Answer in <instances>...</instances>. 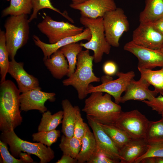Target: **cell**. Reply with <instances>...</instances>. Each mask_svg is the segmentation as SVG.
I'll use <instances>...</instances> for the list:
<instances>
[{
  "mask_svg": "<svg viewBox=\"0 0 163 163\" xmlns=\"http://www.w3.org/2000/svg\"><path fill=\"white\" fill-rule=\"evenodd\" d=\"M15 84L6 80L0 85V130L14 129L22 121L20 110V93Z\"/></svg>",
  "mask_w": 163,
  "mask_h": 163,
  "instance_id": "cell-1",
  "label": "cell"
},
{
  "mask_svg": "<svg viewBox=\"0 0 163 163\" xmlns=\"http://www.w3.org/2000/svg\"><path fill=\"white\" fill-rule=\"evenodd\" d=\"M100 91L91 93L85 101L82 111L97 122L105 124H113L122 112L121 107L113 102L111 96Z\"/></svg>",
  "mask_w": 163,
  "mask_h": 163,
  "instance_id": "cell-2",
  "label": "cell"
},
{
  "mask_svg": "<svg viewBox=\"0 0 163 163\" xmlns=\"http://www.w3.org/2000/svg\"><path fill=\"white\" fill-rule=\"evenodd\" d=\"M93 61L94 57L90 55L89 50H82L78 55L77 67L75 72L62 81L64 86H72L75 89L78 98L80 100L87 96V90L91 83L101 81V78L93 72Z\"/></svg>",
  "mask_w": 163,
  "mask_h": 163,
  "instance_id": "cell-3",
  "label": "cell"
},
{
  "mask_svg": "<svg viewBox=\"0 0 163 163\" xmlns=\"http://www.w3.org/2000/svg\"><path fill=\"white\" fill-rule=\"evenodd\" d=\"M29 23L26 14L10 16L5 22L4 26L6 44L11 60L14 59L17 51L27 42Z\"/></svg>",
  "mask_w": 163,
  "mask_h": 163,
  "instance_id": "cell-4",
  "label": "cell"
},
{
  "mask_svg": "<svg viewBox=\"0 0 163 163\" xmlns=\"http://www.w3.org/2000/svg\"><path fill=\"white\" fill-rule=\"evenodd\" d=\"M1 140L8 145L11 155L14 157H19L21 152L37 156L40 163L50 162L55 157L54 152L50 147L40 142L33 143L22 139L15 133L14 129L2 132Z\"/></svg>",
  "mask_w": 163,
  "mask_h": 163,
  "instance_id": "cell-5",
  "label": "cell"
},
{
  "mask_svg": "<svg viewBox=\"0 0 163 163\" xmlns=\"http://www.w3.org/2000/svg\"><path fill=\"white\" fill-rule=\"evenodd\" d=\"M79 21L81 24L89 29L91 35L89 41L80 44L86 49L93 51L94 62H100L104 54L110 53L111 46L106 38L103 18L93 19L81 16Z\"/></svg>",
  "mask_w": 163,
  "mask_h": 163,
  "instance_id": "cell-6",
  "label": "cell"
},
{
  "mask_svg": "<svg viewBox=\"0 0 163 163\" xmlns=\"http://www.w3.org/2000/svg\"><path fill=\"white\" fill-rule=\"evenodd\" d=\"M44 15L42 21L38 24L37 27L47 37L50 43L78 35L84 30L83 27H78L68 22L56 21L45 13Z\"/></svg>",
  "mask_w": 163,
  "mask_h": 163,
  "instance_id": "cell-7",
  "label": "cell"
},
{
  "mask_svg": "<svg viewBox=\"0 0 163 163\" xmlns=\"http://www.w3.org/2000/svg\"><path fill=\"white\" fill-rule=\"evenodd\" d=\"M103 19L107 41L111 46L119 47L121 37L129 28V22L124 11L117 8L105 13Z\"/></svg>",
  "mask_w": 163,
  "mask_h": 163,
  "instance_id": "cell-8",
  "label": "cell"
},
{
  "mask_svg": "<svg viewBox=\"0 0 163 163\" xmlns=\"http://www.w3.org/2000/svg\"><path fill=\"white\" fill-rule=\"evenodd\" d=\"M118 78L113 80L110 76L103 75L101 78L102 84L94 86L90 84L88 88L87 94L95 91L107 93L113 96L116 103L119 104L122 93L124 92L128 84L135 76L134 72L130 71L126 73L117 71L116 74Z\"/></svg>",
  "mask_w": 163,
  "mask_h": 163,
  "instance_id": "cell-9",
  "label": "cell"
},
{
  "mask_svg": "<svg viewBox=\"0 0 163 163\" xmlns=\"http://www.w3.org/2000/svg\"><path fill=\"white\" fill-rule=\"evenodd\" d=\"M149 120L138 110L121 112L114 125L124 131L133 139H145Z\"/></svg>",
  "mask_w": 163,
  "mask_h": 163,
  "instance_id": "cell-10",
  "label": "cell"
},
{
  "mask_svg": "<svg viewBox=\"0 0 163 163\" xmlns=\"http://www.w3.org/2000/svg\"><path fill=\"white\" fill-rule=\"evenodd\" d=\"M123 48L138 59V68L152 69L156 67H163V52L160 49L144 47L132 41L126 43Z\"/></svg>",
  "mask_w": 163,
  "mask_h": 163,
  "instance_id": "cell-11",
  "label": "cell"
},
{
  "mask_svg": "<svg viewBox=\"0 0 163 163\" xmlns=\"http://www.w3.org/2000/svg\"><path fill=\"white\" fill-rule=\"evenodd\" d=\"M86 117L95 139L96 146L94 153L105 155L114 160L117 163L120 162V158L118 149L99 123L88 116H86Z\"/></svg>",
  "mask_w": 163,
  "mask_h": 163,
  "instance_id": "cell-12",
  "label": "cell"
},
{
  "mask_svg": "<svg viewBox=\"0 0 163 163\" xmlns=\"http://www.w3.org/2000/svg\"><path fill=\"white\" fill-rule=\"evenodd\" d=\"M131 41L144 47L160 49L163 44V36L154 27L151 22L140 23L133 31Z\"/></svg>",
  "mask_w": 163,
  "mask_h": 163,
  "instance_id": "cell-13",
  "label": "cell"
},
{
  "mask_svg": "<svg viewBox=\"0 0 163 163\" xmlns=\"http://www.w3.org/2000/svg\"><path fill=\"white\" fill-rule=\"evenodd\" d=\"M56 94L41 91L38 88L22 93L20 95V110L27 111L32 110H39L43 113L47 110L45 103L47 101L53 102Z\"/></svg>",
  "mask_w": 163,
  "mask_h": 163,
  "instance_id": "cell-14",
  "label": "cell"
},
{
  "mask_svg": "<svg viewBox=\"0 0 163 163\" xmlns=\"http://www.w3.org/2000/svg\"><path fill=\"white\" fill-rule=\"evenodd\" d=\"M69 6L79 11L81 16L93 19L103 18L107 12L117 8L113 0H88L78 4L71 3Z\"/></svg>",
  "mask_w": 163,
  "mask_h": 163,
  "instance_id": "cell-15",
  "label": "cell"
},
{
  "mask_svg": "<svg viewBox=\"0 0 163 163\" xmlns=\"http://www.w3.org/2000/svg\"><path fill=\"white\" fill-rule=\"evenodd\" d=\"M150 85L146 80L142 78L138 81L132 79L127 86L124 94L121 96L120 103H123L131 100L142 101L151 100L158 94L154 90L149 89Z\"/></svg>",
  "mask_w": 163,
  "mask_h": 163,
  "instance_id": "cell-16",
  "label": "cell"
},
{
  "mask_svg": "<svg viewBox=\"0 0 163 163\" xmlns=\"http://www.w3.org/2000/svg\"><path fill=\"white\" fill-rule=\"evenodd\" d=\"M23 62H18L14 59L10 61L8 73L16 81L21 93L39 87L38 79L24 70Z\"/></svg>",
  "mask_w": 163,
  "mask_h": 163,
  "instance_id": "cell-17",
  "label": "cell"
},
{
  "mask_svg": "<svg viewBox=\"0 0 163 163\" xmlns=\"http://www.w3.org/2000/svg\"><path fill=\"white\" fill-rule=\"evenodd\" d=\"M91 37L89 29L86 28L82 33L78 35L65 38L53 44L43 42L36 35H33L32 38L35 45L42 51L44 55L43 59H45L50 57L54 53L66 45L82 40H86L88 41L90 40Z\"/></svg>",
  "mask_w": 163,
  "mask_h": 163,
  "instance_id": "cell-18",
  "label": "cell"
},
{
  "mask_svg": "<svg viewBox=\"0 0 163 163\" xmlns=\"http://www.w3.org/2000/svg\"><path fill=\"white\" fill-rule=\"evenodd\" d=\"M148 143L145 139H132L119 149L121 163H133L146 152Z\"/></svg>",
  "mask_w": 163,
  "mask_h": 163,
  "instance_id": "cell-19",
  "label": "cell"
},
{
  "mask_svg": "<svg viewBox=\"0 0 163 163\" xmlns=\"http://www.w3.org/2000/svg\"><path fill=\"white\" fill-rule=\"evenodd\" d=\"M45 65L54 78L61 79L68 75L69 64L65 57L60 49L52 54L50 57L43 59Z\"/></svg>",
  "mask_w": 163,
  "mask_h": 163,
  "instance_id": "cell-20",
  "label": "cell"
},
{
  "mask_svg": "<svg viewBox=\"0 0 163 163\" xmlns=\"http://www.w3.org/2000/svg\"><path fill=\"white\" fill-rule=\"evenodd\" d=\"M61 104L63 113L61 131L66 136L72 137L74 135L76 111L78 106H73L67 99L63 100Z\"/></svg>",
  "mask_w": 163,
  "mask_h": 163,
  "instance_id": "cell-21",
  "label": "cell"
},
{
  "mask_svg": "<svg viewBox=\"0 0 163 163\" xmlns=\"http://www.w3.org/2000/svg\"><path fill=\"white\" fill-rule=\"evenodd\" d=\"M163 17V0H145L144 10L139 15L140 23L152 22Z\"/></svg>",
  "mask_w": 163,
  "mask_h": 163,
  "instance_id": "cell-22",
  "label": "cell"
},
{
  "mask_svg": "<svg viewBox=\"0 0 163 163\" xmlns=\"http://www.w3.org/2000/svg\"><path fill=\"white\" fill-rule=\"evenodd\" d=\"M80 151L76 158L77 163L87 162L94 154L96 146L95 139L93 132L89 128L82 139Z\"/></svg>",
  "mask_w": 163,
  "mask_h": 163,
  "instance_id": "cell-23",
  "label": "cell"
},
{
  "mask_svg": "<svg viewBox=\"0 0 163 163\" xmlns=\"http://www.w3.org/2000/svg\"><path fill=\"white\" fill-rule=\"evenodd\" d=\"M9 5L4 9L2 17L29 14L33 9L32 0H10Z\"/></svg>",
  "mask_w": 163,
  "mask_h": 163,
  "instance_id": "cell-24",
  "label": "cell"
},
{
  "mask_svg": "<svg viewBox=\"0 0 163 163\" xmlns=\"http://www.w3.org/2000/svg\"><path fill=\"white\" fill-rule=\"evenodd\" d=\"M99 123L119 150L132 139L124 131L114 124Z\"/></svg>",
  "mask_w": 163,
  "mask_h": 163,
  "instance_id": "cell-25",
  "label": "cell"
},
{
  "mask_svg": "<svg viewBox=\"0 0 163 163\" xmlns=\"http://www.w3.org/2000/svg\"><path fill=\"white\" fill-rule=\"evenodd\" d=\"M141 74V78L146 80L154 88L158 94L163 95V67L160 69H152L138 68Z\"/></svg>",
  "mask_w": 163,
  "mask_h": 163,
  "instance_id": "cell-26",
  "label": "cell"
},
{
  "mask_svg": "<svg viewBox=\"0 0 163 163\" xmlns=\"http://www.w3.org/2000/svg\"><path fill=\"white\" fill-rule=\"evenodd\" d=\"M83 47L78 42L72 43L66 45L59 49L67 58L69 64V77L75 71L78 54L82 50Z\"/></svg>",
  "mask_w": 163,
  "mask_h": 163,
  "instance_id": "cell-27",
  "label": "cell"
},
{
  "mask_svg": "<svg viewBox=\"0 0 163 163\" xmlns=\"http://www.w3.org/2000/svg\"><path fill=\"white\" fill-rule=\"evenodd\" d=\"M63 111H59L53 115L47 110L43 113L40 122L38 127L40 131H49L55 129L62 123Z\"/></svg>",
  "mask_w": 163,
  "mask_h": 163,
  "instance_id": "cell-28",
  "label": "cell"
},
{
  "mask_svg": "<svg viewBox=\"0 0 163 163\" xmlns=\"http://www.w3.org/2000/svg\"><path fill=\"white\" fill-rule=\"evenodd\" d=\"M82 140L73 136L68 137L63 135L59 146L63 154L76 158L79 154L82 145Z\"/></svg>",
  "mask_w": 163,
  "mask_h": 163,
  "instance_id": "cell-29",
  "label": "cell"
},
{
  "mask_svg": "<svg viewBox=\"0 0 163 163\" xmlns=\"http://www.w3.org/2000/svg\"><path fill=\"white\" fill-rule=\"evenodd\" d=\"M145 139L148 143L163 142V117L158 121H149Z\"/></svg>",
  "mask_w": 163,
  "mask_h": 163,
  "instance_id": "cell-30",
  "label": "cell"
},
{
  "mask_svg": "<svg viewBox=\"0 0 163 163\" xmlns=\"http://www.w3.org/2000/svg\"><path fill=\"white\" fill-rule=\"evenodd\" d=\"M9 54L6 44L5 32L0 30V83L4 82L8 70L10 61Z\"/></svg>",
  "mask_w": 163,
  "mask_h": 163,
  "instance_id": "cell-31",
  "label": "cell"
},
{
  "mask_svg": "<svg viewBox=\"0 0 163 163\" xmlns=\"http://www.w3.org/2000/svg\"><path fill=\"white\" fill-rule=\"evenodd\" d=\"M33 12L28 19L29 23L37 18L38 11L44 8H48L52 10L61 14L72 23H74L73 20L69 17L66 12H61L59 10L54 7L50 0H32Z\"/></svg>",
  "mask_w": 163,
  "mask_h": 163,
  "instance_id": "cell-32",
  "label": "cell"
},
{
  "mask_svg": "<svg viewBox=\"0 0 163 163\" xmlns=\"http://www.w3.org/2000/svg\"><path fill=\"white\" fill-rule=\"evenodd\" d=\"M60 136V130L55 129L49 131L38 132L34 133L32 136L33 141L40 142L48 147H50L56 142Z\"/></svg>",
  "mask_w": 163,
  "mask_h": 163,
  "instance_id": "cell-33",
  "label": "cell"
},
{
  "mask_svg": "<svg viewBox=\"0 0 163 163\" xmlns=\"http://www.w3.org/2000/svg\"><path fill=\"white\" fill-rule=\"evenodd\" d=\"M163 157V142L148 143L146 152L137 159L134 163H139L143 159L149 157Z\"/></svg>",
  "mask_w": 163,
  "mask_h": 163,
  "instance_id": "cell-34",
  "label": "cell"
},
{
  "mask_svg": "<svg viewBox=\"0 0 163 163\" xmlns=\"http://www.w3.org/2000/svg\"><path fill=\"white\" fill-rule=\"evenodd\" d=\"M89 128L87 124L84 122L80 108L78 107L76 113L73 136L82 140Z\"/></svg>",
  "mask_w": 163,
  "mask_h": 163,
  "instance_id": "cell-35",
  "label": "cell"
},
{
  "mask_svg": "<svg viewBox=\"0 0 163 163\" xmlns=\"http://www.w3.org/2000/svg\"><path fill=\"white\" fill-rule=\"evenodd\" d=\"M7 144L0 140V152L3 163H24L21 159H18L11 155L8 150Z\"/></svg>",
  "mask_w": 163,
  "mask_h": 163,
  "instance_id": "cell-36",
  "label": "cell"
},
{
  "mask_svg": "<svg viewBox=\"0 0 163 163\" xmlns=\"http://www.w3.org/2000/svg\"><path fill=\"white\" fill-rule=\"evenodd\" d=\"M142 102L151 107L152 110L157 112L159 114L161 115L163 112V95L161 94L150 101L144 100Z\"/></svg>",
  "mask_w": 163,
  "mask_h": 163,
  "instance_id": "cell-37",
  "label": "cell"
},
{
  "mask_svg": "<svg viewBox=\"0 0 163 163\" xmlns=\"http://www.w3.org/2000/svg\"><path fill=\"white\" fill-rule=\"evenodd\" d=\"M88 163H117L114 160L104 155L94 153Z\"/></svg>",
  "mask_w": 163,
  "mask_h": 163,
  "instance_id": "cell-38",
  "label": "cell"
},
{
  "mask_svg": "<svg viewBox=\"0 0 163 163\" xmlns=\"http://www.w3.org/2000/svg\"><path fill=\"white\" fill-rule=\"evenodd\" d=\"M103 70L106 75L110 76L113 75L118 71L117 65L113 61H107L103 65Z\"/></svg>",
  "mask_w": 163,
  "mask_h": 163,
  "instance_id": "cell-39",
  "label": "cell"
},
{
  "mask_svg": "<svg viewBox=\"0 0 163 163\" xmlns=\"http://www.w3.org/2000/svg\"><path fill=\"white\" fill-rule=\"evenodd\" d=\"M150 22L154 27L163 36V17Z\"/></svg>",
  "mask_w": 163,
  "mask_h": 163,
  "instance_id": "cell-40",
  "label": "cell"
},
{
  "mask_svg": "<svg viewBox=\"0 0 163 163\" xmlns=\"http://www.w3.org/2000/svg\"><path fill=\"white\" fill-rule=\"evenodd\" d=\"M56 163H76L77 161L69 155L63 154L61 158L56 162Z\"/></svg>",
  "mask_w": 163,
  "mask_h": 163,
  "instance_id": "cell-41",
  "label": "cell"
},
{
  "mask_svg": "<svg viewBox=\"0 0 163 163\" xmlns=\"http://www.w3.org/2000/svg\"><path fill=\"white\" fill-rule=\"evenodd\" d=\"M30 154L21 153L19 157L25 163H31L33 162V159L31 158Z\"/></svg>",
  "mask_w": 163,
  "mask_h": 163,
  "instance_id": "cell-42",
  "label": "cell"
},
{
  "mask_svg": "<svg viewBox=\"0 0 163 163\" xmlns=\"http://www.w3.org/2000/svg\"><path fill=\"white\" fill-rule=\"evenodd\" d=\"M141 163H155V158L149 157L145 158L141 160Z\"/></svg>",
  "mask_w": 163,
  "mask_h": 163,
  "instance_id": "cell-43",
  "label": "cell"
},
{
  "mask_svg": "<svg viewBox=\"0 0 163 163\" xmlns=\"http://www.w3.org/2000/svg\"><path fill=\"white\" fill-rule=\"evenodd\" d=\"M88 0H72V4H78L84 2Z\"/></svg>",
  "mask_w": 163,
  "mask_h": 163,
  "instance_id": "cell-44",
  "label": "cell"
},
{
  "mask_svg": "<svg viewBox=\"0 0 163 163\" xmlns=\"http://www.w3.org/2000/svg\"><path fill=\"white\" fill-rule=\"evenodd\" d=\"M155 163H163V157L155 158Z\"/></svg>",
  "mask_w": 163,
  "mask_h": 163,
  "instance_id": "cell-45",
  "label": "cell"
},
{
  "mask_svg": "<svg viewBox=\"0 0 163 163\" xmlns=\"http://www.w3.org/2000/svg\"><path fill=\"white\" fill-rule=\"evenodd\" d=\"M160 50L163 52V44L160 49Z\"/></svg>",
  "mask_w": 163,
  "mask_h": 163,
  "instance_id": "cell-46",
  "label": "cell"
},
{
  "mask_svg": "<svg viewBox=\"0 0 163 163\" xmlns=\"http://www.w3.org/2000/svg\"><path fill=\"white\" fill-rule=\"evenodd\" d=\"M162 117H163V112H162L161 114Z\"/></svg>",
  "mask_w": 163,
  "mask_h": 163,
  "instance_id": "cell-47",
  "label": "cell"
},
{
  "mask_svg": "<svg viewBox=\"0 0 163 163\" xmlns=\"http://www.w3.org/2000/svg\"><path fill=\"white\" fill-rule=\"evenodd\" d=\"M4 0L6 1H10V0Z\"/></svg>",
  "mask_w": 163,
  "mask_h": 163,
  "instance_id": "cell-48",
  "label": "cell"
}]
</instances>
